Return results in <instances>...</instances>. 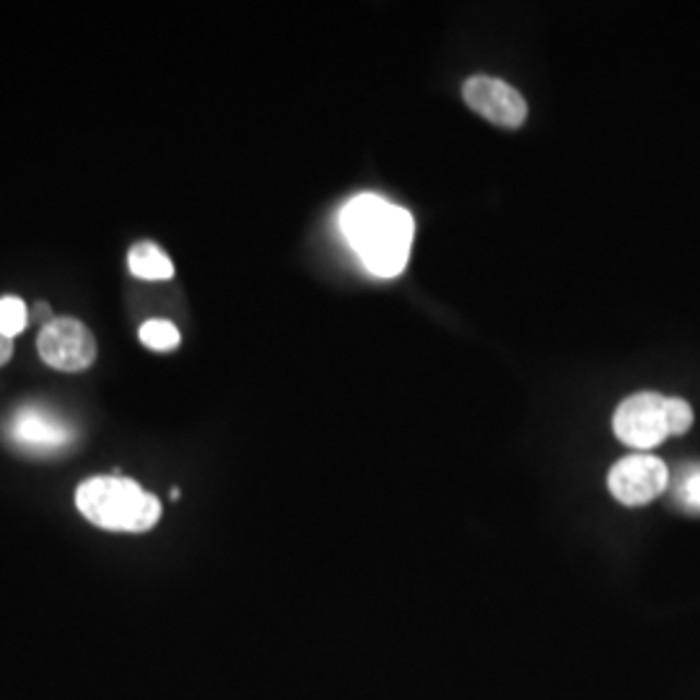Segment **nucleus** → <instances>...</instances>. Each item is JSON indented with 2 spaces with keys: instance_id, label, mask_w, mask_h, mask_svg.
<instances>
[{
  "instance_id": "obj_1",
  "label": "nucleus",
  "mask_w": 700,
  "mask_h": 700,
  "mask_svg": "<svg viewBox=\"0 0 700 700\" xmlns=\"http://www.w3.org/2000/svg\"><path fill=\"white\" fill-rule=\"evenodd\" d=\"M340 231L371 276L395 278L408 265L416 223L405 208L366 192L340 210Z\"/></svg>"
},
{
  "instance_id": "obj_5",
  "label": "nucleus",
  "mask_w": 700,
  "mask_h": 700,
  "mask_svg": "<svg viewBox=\"0 0 700 700\" xmlns=\"http://www.w3.org/2000/svg\"><path fill=\"white\" fill-rule=\"evenodd\" d=\"M37 350L47 366L86 371L96 361V340L81 319L58 317L39 330Z\"/></svg>"
},
{
  "instance_id": "obj_9",
  "label": "nucleus",
  "mask_w": 700,
  "mask_h": 700,
  "mask_svg": "<svg viewBox=\"0 0 700 700\" xmlns=\"http://www.w3.org/2000/svg\"><path fill=\"white\" fill-rule=\"evenodd\" d=\"M138 338H140V342H143L145 348L159 350V353H166V350L179 348V342H182L179 330L172 325L170 319H149V322H143V327H140Z\"/></svg>"
},
{
  "instance_id": "obj_2",
  "label": "nucleus",
  "mask_w": 700,
  "mask_h": 700,
  "mask_svg": "<svg viewBox=\"0 0 700 700\" xmlns=\"http://www.w3.org/2000/svg\"><path fill=\"white\" fill-rule=\"evenodd\" d=\"M75 506L91 524L109 532H149L161 516V501L120 475L83 480L75 490Z\"/></svg>"
},
{
  "instance_id": "obj_14",
  "label": "nucleus",
  "mask_w": 700,
  "mask_h": 700,
  "mask_svg": "<svg viewBox=\"0 0 700 700\" xmlns=\"http://www.w3.org/2000/svg\"><path fill=\"white\" fill-rule=\"evenodd\" d=\"M11 355H13V338L0 332V366H5V363L11 361Z\"/></svg>"
},
{
  "instance_id": "obj_13",
  "label": "nucleus",
  "mask_w": 700,
  "mask_h": 700,
  "mask_svg": "<svg viewBox=\"0 0 700 700\" xmlns=\"http://www.w3.org/2000/svg\"><path fill=\"white\" fill-rule=\"evenodd\" d=\"M30 317L39 319V322H42V327H45V325H50V322L55 319V317H52V312H50V304H47V301H37V304H34V306H32Z\"/></svg>"
},
{
  "instance_id": "obj_10",
  "label": "nucleus",
  "mask_w": 700,
  "mask_h": 700,
  "mask_svg": "<svg viewBox=\"0 0 700 700\" xmlns=\"http://www.w3.org/2000/svg\"><path fill=\"white\" fill-rule=\"evenodd\" d=\"M30 325V310L19 296H3L0 299V332L16 338Z\"/></svg>"
},
{
  "instance_id": "obj_7",
  "label": "nucleus",
  "mask_w": 700,
  "mask_h": 700,
  "mask_svg": "<svg viewBox=\"0 0 700 700\" xmlns=\"http://www.w3.org/2000/svg\"><path fill=\"white\" fill-rule=\"evenodd\" d=\"M462 96L472 112H478L480 117L499 125V128L516 130L527 122V102L506 81L490 79V75H472L465 81Z\"/></svg>"
},
{
  "instance_id": "obj_8",
  "label": "nucleus",
  "mask_w": 700,
  "mask_h": 700,
  "mask_svg": "<svg viewBox=\"0 0 700 700\" xmlns=\"http://www.w3.org/2000/svg\"><path fill=\"white\" fill-rule=\"evenodd\" d=\"M128 268L136 278L143 280H170L174 265L164 249L153 242H138L128 252Z\"/></svg>"
},
{
  "instance_id": "obj_12",
  "label": "nucleus",
  "mask_w": 700,
  "mask_h": 700,
  "mask_svg": "<svg viewBox=\"0 0 700 700\" xmlns=\"http://www.w3.org/2000/svg\"><path fill=\"white\" fill-rule=\"evenodd\" d=\"M692 405L682 397H667V425H669V436H682L692 429Z\"/></svg>"
},
{
  "instance_id": "obj_4",
  "label": "nucleus",
  "mask_w": 700,
  "mask_h": 700,
  "mask_svg": "<svg viewBox=\"0 0 700 700\" xmlns=\"http://www.w3.org/2000/svg\"><path fill=\"white\" fill-rule=\"evenodd\" d=\"M607 488L622 506H646L669 488V470L654 454L635 452L615 462L607 475Z\"/></svg>"
},
{
  "instance_id": "obj_3",
  "label": "nucleus",
  "mask_w": 700,
  "mask_h": 700,
  "mask_svg": "<svg viewBox=\"0 0 700 700\" xmlns=\"http://www.w3.org/2000/svg\"><path fill=\"white\" fill-rule=\"evenodd\" d=\"M615 436L626 446L649 452L669 439L667 397L660 392H635L618 405L612 418Z\"/></svg>"
},
{
  "instance_id": "obj_6",
  "label": "nucleus",
  "mask_w": 700,
  "mask_h": 700,
  "mask_svg": "<svg viewBox=\"0 0 700 700\" xmlns=\"http://www.w3.org/2000/svg\"><path fill=\"white\" fill-rule=\"evenodd\" d=\"M9 439L32 454H55L73 444L75 433L58 412L42 405H21L9 420Z\"/></svg>"
},
{
  "instance_id": "obj_11",
  "label": "nucleus",
  "mask_w": 700,
  "mask_h": 700,
  "mask_svg": "<svg viewBox=\"0 0 700 700\" xmlns=\"http://www.w3.org/2000/svg\"><path fill=\"white\" fill-rule=\"evenodd\" d=\"M677 503L685 511H692V514H700V465H692L688 470H682L680 480L675 486Z\"/></svg>"
}]
</instances>
